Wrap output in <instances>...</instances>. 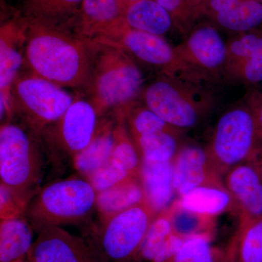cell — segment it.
Instances as JSON below:
<instances>
[{
    "label": "cell",
    "instance_id": "obj_33",
    "mask_svg": "<svg viewBox=\"0 0 262 262\" xmlns=\"http://www.w3.org/2000/svg\"><path fill=\"white\" fill-rule=\"evenodd\" d=\"M32 198L23 195L1 184L0 186V218L1 220L23 217L27 213Z\"/></svg>",
    "mask_w": 262,
    "mask_h": 262
},
{
    "label": "cell",
    "instance_id": "obj_11",
    "mask_svg": "<svg viewBox=\"0 0 262 262\" xmlns=\"http://www.w3.org/2000/svg\"><path fill=\"white\" fill-rule=\"evenodd\" d=\"M98 116L89 101L75 98L63 116L46 130L50 131L56 147L73 158L94 139L99 124Z\"/></svg>",
    "mask_w": 262,
    "mask_h": 262
},
{
    "label": "cell",
    "instance_id": "obj_5",
    "mask_svg": "<svg viewBox=\"0 0 262 262\" xmlns=\"http://www.w3.org/2000/svg\"><path fill=\"white\" fill-rule=\"evenodd\" d=\"M75 101L61 86L31 72L18 75L11 88L13 113L20 115L33 134L42 135Z\"/></svg>",
    "mask_w": 262,
    "mask_h": 262
},
{
    "label": "cell",
    "instance_id": "obj_13",
    "mask_svg": "<svg viewBox=\"0 0 262 262\" xmlns=\"http://www.w3.org/2000/svg\"><path fill=\"white\" fill-rule=\"evenodd\" d=\"M27 257L29 262H97V258L83 239L58 226L39 231Z\"/></svg>",
    "mask_w": 262,
    "mask_h": 262
},
{
    "label": "cell",
    "instance_id": "obj_25",
    "mask_svg": "<svg viewBox=\"0 0 262 262\" xmlns=\"http://www.w3.org/2000/svg\"><path fill=\"white\" fill-rule=\"evenodd\" d=\"M184 208L202 214L215 216L227 211H236L232 196L225 187L203 186L179 198Z\"/></svg>",
    "mask_w": 262,
    "mask_h": 262
},
{
    "label": "cell",
    "instance_id": "obj_32",
    "mask_svg": "<svg viewBox=\"0 0 262 262\" xmlns=\"http://www.w3.org/2000/svg\"><path fill=\"white\" fill-rule=\"evenodd\" d=\"M212 239L195 236L184 239L173 262H216L223 251L212 246Z\"/></svg>",
    "mask_w": 262,
    "mask_h": 262
},
{
    "label": "cell",
    "instance_id": "obj_37",
    "mask_svg": "<svg viewBox=\"0 0 262 262\" xmlns=\"http://www.w3.org/2000/svg\"><path fill=\"white\" fill-rule=\"evenodd\" d=\"M139 1H140V0H116L117 6H118L119 10H120V14L123 15L125 12L126 11L127 8L130 5Z\"/></svg>",
    "mask_w": 262,
    "mask_h": 262
},
{
    "label": "cell",
    "instance_id": "obj_36",
    "mask_svg": "<svg viewBox=\"0 0 262 262\" xmlns=\"http://www.w3.org/2000/svg\"><path fill=\"white\" fill-rule=\"evenodd\" d=\"M244 103L249 108L254 120L259 151L262 148V92L258 91H250L246 95Z\"/></svg>",
    "mask_w": 262,
    "mask_h": 262
},
{
    "label": "cell",
    "instance_id": "obj_15",
    "mask_svg": "<svg viewBox=\"0 0 262 262\" xmlns=\"http://www.w3.org/2000/svg\"><path fill=\"white\" fill-rule=\"evenodd\" d=\"M224 77L246 84L262 82V34L241 33L227 42Z\"/></svg>",
    "mask_w": 262,
    "mask_h": 262
},
{
    "label": "cell",
    "instance_id": "obj_21",
    "mask_svg": "<svg viewBox=\"0 0 262 262\" xmlns=\"http://www.w3.org/2000/svg\"><path fill=\"white\" fill-rule=\"evenodd\" d=\"M122 16L130 28L162 37L174 27L171 15L155 0H140Z\"/></svg>",
    "mask_w": 262,
    "mask_h": 262
},
{
    "label": "cell",
    "instance_id": "obj_30",
    "mask_svg": "<svg viewBox=\"0 0 262 262\" xmlns=\"http://www.w3.org/2000/svg\"><path fill=\"white\" fill-rule=\"evenodd\" d=\"M173 234L170 205L155 217L138 251L136 261H152Z\"/></svg>",
    "mask_w": 262,
    "mask_h": 262
},
{
    "label": "cell",
    "instance_id": "obj_34",
    "mask_svg": "<svg viewBox=\"0 0 262 262\" xmlns=\"http://www.w3.org/2000/svg\"><path fill=\"white\" fill-rule=\"evenodd\" d=\"M131 177H136L130 175L110 160L107 163L98 169L86 179L94 188L96 192L99 193L115 187L117 184Z\"/></svg>",
    "mask_w": 262,
    "mask_h": 262
},
{
    "label": "cell",
    "instance_id": "obj_28",
    "mask_svg": "<svg viewBox=\"0 0 262 262\" xmlns=\"http://www.w3.org/2000/svg\"><path fill=\"white\" fill-rule=\"evenodd\" d=\"M116 117L115 144L110 160L133 177H139L142 161L135 144L127 133L125 125L126 115L117 113Z\"/></svg>",
    "mask_w": 262,
    "mask_h": 262
},
{
    "label": "cell",
    "instance_id": "obj_16",
    "mask_svg": "<svg viewBox=\"0 0 262 262\" xmlns=\"http://www.w3.org/2000/svg\"><path fill=\"white\" fill-rule=\"evenodd\" d=\"M223 182L238 215L262 216V179L252 161L232 167L224 176Z\"/></svg>",
    "mask_w": 262,
    "mask_h": 262
},
{
    "label": "cell",
    "instance_id": "obj_42",
    "mask_svg": "<svg viewBox=\"0 0 262 262\" xmlns=\"http://www.w3.org/2000/svg\"><path fill=\"white\" fill-rule=\"evenodd\" d=\"M258 2H260V3H262V0H258Z\"/></svg>",
    "mask_w": 262,
    "mask_h": 262
},
{
    "label": "cell",
    "instance_id": "obj_7",
    "mask_svg": "<svg viewBox=\"0 0 262 262\" xmlns=\"http://www.w3.org/2000/svg\"><path fill=\"white\" fill-rule=\"evenodd\" d=\"M91 41L119 46L141 61L160 68L164 77L201 83L207 82L181 60L175 47L165 38L130 28L122 15L101 37Z\"/></svg>",
    "mask_w": 262,
    "mask_h": 262
},
{
    "label": "cell",
    "instance_id": "obj_8",
    "mask_svg": "<svg viewBox=\"0 0 262 262\" xmlns=\"http://www.w3.org/2000/svg\"><path fill=\"white\" fill-rule=\"evenodd\" d=\"M42 159L32 136L8 122L0 129L1 184L12 190L33 198L42 173Z\"/></svg>",
    "mask_w": 262,
    "mask_h": 262
},
{
    "label": "cell",
    "instance_id": "obj_20",
    "mask_svg": "<svg viewBox=\"0 0 262 262\" xmlns=\"http://www.w3.org/2000/svg\"><path fill=\"white\" fill-rule=\"evenodd\" d=\"M145 201L139 177H131L115 187L97 193L96 210L104 223L110 218Z\"/></svg>",
    "mask_w": 262,
    "mask_h": 262
},
{
    "label": "cell",
    "instance_id": "obj_27",
    "mask_svg": "<svg viewBox=\"0 0 262 262\" xmlns=\"http://www.w3.org/2000/svg\"><path fill=\"white\" fill-rule=\"evenodd\" d=\"M171 224L173 234L184 239L195 236L213 238L215 234L214 216L188 210L180 204L178 199L171 204Z\"/></svg>",
    "mask_w": 262,
    "mask_h": 262
},
{
    "label": "cell",
    "instance_id": "obj_23",
    "mask_svg": "<svg viewBox=\"0 0 262 262\" xmlns=\"http://www.w3.org/2000/svg\"><path fill=\"white\" fill-rule=\"evenodd\" d=\"M33 243L32 225L24 217L1 220L0 262H21Z\"/></svg>",
    "mask_w": 262,
    "mask_h": 262
},
{
    "label": "cell",
    "instance_id": "obj_12",
    "mask_svg": "<svg viewBox=\"0 0 262 262\" xmlns=\"http://www.w3.org/2000/svg\"><path fill=\"white\" fill-rule=\"evenodd\" d=\"M24 17L3 24L0 29V98L1 119L13 116L11 88L24 62L26 42Z\"/></svg>",
    "mask_w": 262,
    "mask_h": 262
},
{
    "label": "cell",
    "instance_id": "obj_39",
    "mask_svg": "<svg viewBox=\"0 0 262 262\" xmlns=\"http://www.w3.org/2000/svg\"><path fill=\"white\" fill-rule=\"evenodd\" d=\"M251 161L253 162L256 168H257L258 173H259L262 179V148L258 151L255 158L252 160H251Z\"/></svg>",
    "mask_w": 262,
    "mask_h": 262
},
{
    "label": "cell",
    "instance_id": "obj_22",
    "mask_svg": "<svg viewBox=\"0 0 262 262\" xmlns=\"http://www.w3.org/2000/svg\"><path fill=\"white\" fill-rule=\"evenodd\" d=\"M83 0H22L25 18L66 27L76 22Z\"/></svg>",
    "mask_w": 262,
    "mask_h": 262
},
{
    "label": "cell",
    "instance_id": "obj_31",
    "mask_svg": "<svg viewBox=\"0 0 262 262\" xmlns=\"http://www.w3.org/2000/svg\"><path fill=\"white\" fill-rule=\"evenodd\" d=\"M131 139L139 136L168 132L181 135L184 131L169 125L149 108L134 106L126 115Z\"/></svg>",
    "mask_w": 262,
    "mask_h": 262
},
{
    "label": "cell",
    "instance_id": "obj_6",
    "mask_svg": "<svg viewBox=\"0 0 262 262\" xmlns=\"http://www.w3.org/2000/svg\"><path fill=\"white\" fill-rule=\"evenodd\" d=\"M206 150L222 178L232 167L255 158L258 151L256 125L246 103L221 115Z\"/></svg>",
    "mask_w": 262,
    "mask_h": 262
},
{
    "label": "cell",
    "instance_id": "obj_10",
    "mask_svg": "<svg viewBox=\"0 0 262 262\" xmlns=\"http://www.w3.org/2000/svg\"><path fill=\"white\" fill-rule=\"evenodd\" d=\"M175 49L181 60L203 78L213 82L224 76L227 42L211 24L193 27Z\"/></svg>",
    "mask_w": 262,
    "mask_h": 262
},
{
    "label": "cell",
    "instance_id": "obj_19",
    "mask_svg": "<svg viewBox=\"0 0 262 262\" xmlns=\"http://www.w3.org/2000/svg\"><path fill=\"white\" fill-rule=\"evenodd\" d=\"M122 16L116 0H83L76 20L77 34L93 40Z\"/></svg>",
    "mask_w": 262,
    "mask_h": 262
},
{
    "label": "cell",
    "instance_id": "obj_40",
    "mask_svg": "<svg viewBox=\"0 0 262 262\" xmlns=\"http://www.w3.org/2000/svg\"><path fill=\"white\" fill-rule=\"evenodd\" d=\"M216 262H229L228 254H227L226 250L225 251H223V253L221 255L220 258L217 260Z\"/></svg>",
    "mask_w": 262,
    "mask_h": 262
},
{
    "label": "cell",
    "instance_id": "obj_2",
    "mask_svg": "<svg viewBox=\"0 0 262 262\" xmlns=\"http://www.w3.org/2000/svg\"><path fill=\"white\" fill-rule=\"evenodd\" d=\"M92 63L87 87L90 102L98 115L115 108L128 113L135 106L144 76L128 53L115 45L91 41Z\"/></svg>",
    "mask_w": 262,
    "mask_h": 262
},
{
    "label": "cell",
    "instance_id": "obj_4",
    "mask_svg": "<svg viewBox=\"0 0 262 262\" xmlns=\"http://www.w3.org/2000/svg\"><path fill=\"white\" fill-rule=\"evenodd\" d=\"M97 192L87 179L71 178L51 183L37 193L27 215L33 228L78 223L96 208Z\"/></svg>",
    "mask_w": 262,
    "mask_h": 262
},
{
    "label": "cell",
    "instance_id": "obj_17",
    "mask_svg": "<svg viewBox=\"0 0 262 262\" xmlns=\"http://www.w3.org/2000/svg\"><path fill=\"white\" fill-rule=\"evenodd\" d=\"M139 180L145 201L157 213L166 209L173 203V165L170 162L141 160Z\"/></svg>",
    "mask_w": 262,
    "mask_h": 262
},
{
    "label": "cell",
    "instance_id": "obj_1",
    "mask_svg": "<svg viewBox=\"0 0 262 262\" xmlns=\"http://www.w3.org/2000/svg\"><path fill=\"white\" fill-rule=\"evenodd\" d=\"M25 53L32 73L63 87L85 86L92 63L90 40L66 27L25 18Z\"/></svg>",
    "mask_w": 262,
    "mask_h": 262
},
{
    "label": "cell",
    "instance_id": "obj_24",
    "mask_svg": "<svg viewBox=\"0 0 262 262\" xmlns=\"http://www.w3.org/2000/svg\"><path fill=\"white\" fill-rule=\"evenodd\" d=\"M238 215V227L228 246L236 262H262V216Z\"/></svg>",
    "mask_w": 262,
    "mask_h": 262
},
{
    "label": "cell",
    "instance_id": "obj_29",
    "mask_svg": "<svg viewBox=\"0 0 262 262\" xmlns=\"http://www.w3.org/2000/svg\"><path fill=\"white\" fill-rule=\"evenodd\" d=\"M179 134L162 132L132 139L141 160L173 161L179 149Z\"/></svg>",
    "mask_w": 262,
    "mask_h": 262
},
{
    "label": "cell",
    "instance_id": "obj_9",
    "mask_svg": "<svg viewBox=\"0 0 262 262\" xmlns=\"http://www.w3.org/2000/svg\"><path fill=\"white\" fill-rule=\"evenodd\" d=\"M157 215L144 201L103 223L96 237V246L91 248L97 260L103 262L135 260Z\"/></svg>",
    "mask_w": 262,
    "mask_h": 262
},
{
    "label": "cell",
    "instance_id": "obj_38",
    "mask_svg": "<svg viewBox=\"0 0 262 262\" xmlns=\"http://www.w3.org/2000/svg\"><path fill=\"white\" fill-rule=\"evenodd\" d=\"M186 3L188 6L189 7L193 13H194V18L195 20L198 18V10L199 7L201 6L202 3L205 1V0H185Z\"/></svg>",
    "mask_w": 262,
    "mask_h": 262
},
{
    "label": "cell",
    "instance_id": "obj_18",
    "mask_svg": "<svg viewBox=\"0 0 262 262\" xmlns=\"http://www.w3.org/2000/svg\"><path fill=\"white\" fill-rule=\"evenodd\" d=\"M115 128L113 122H99L89 145L72 158L74 168L85 179L110 161L115 144Z\"/></svg>",
    "mask_w": 262,
    "mask_h": 262
},
{
    "label": "cell",
    "instance_id": "obj_35",
    "mask_svg": "<svg viewBox=\"0 0 262 262\" xmlns=\"http://www.w3.org/2000/svg\"><path fill=\"white\" fill-rule=\"evenodd\" d=\"M171 15L174 27L187 35L195 20L194 13L185 0H155Z\"/></svg>",
    "mask_w": 262,
    "mask_h": 262
},
{
    "label": "cell",
    "instance_id": "obj_3",
    "mask_svg": "<svg viewBox=\"0 0 262 262\" xmlns=\"http://www.w3.org/2000/svg\"><path fill=\"white\" fill-rule=\"evenodd\" d=\"M204 84L163 76L144 91V104L171 126L192 128L214 105V96Z\"/></svg>",
    "mask_w": 262,
    "mask_h": 262
},
{
    "label": "cell",
    "instance_id": "obj_14",
    "mask_svg": "<svg viewBox=\"0 0 262 262\" xmlns=\"http://www.w3.org/2000/svg\"><path fill=\"white\" fill-rule=\"evenodd\" d=\"M172 165L174 190L179 198L203 186L225 187L206 148L194 144L181 146Z\"/></svg>",
    "mask_w": 262,
    "mask_h": 262
},
{
    "label": "cell",
    "instance_id": "obj_41",
    "mask_svg": "<svg viewBox=\"0 0 262 262\" xmlns=\"http://www.w3.org/2000/svg\"><path fill=\"white\" fill-rule=\"evenodd\" d=\"M227 254H228L229 262H236L235 258H234L233 253H232L231 248L227 246V249H226Z\"/></svg>",
    "mask_w": 262,
    "mask_h": 262
},
{
    "label": "cell",
    "instance_id": "obj_26",
    "mask_svg": "<svg viewBox=\"0 0 262 262\" xmlns=\"http://www.w3.org/2000/svg\"><path fill=\"white\" fill-rule=\"evenodd\" d=\"M209 18L227 30L238 34L250 32L262 24V3L258 0H237Z\"/></svg>",
    "mask_w": 262,
    "mask_h": 262
}]
</instances>
